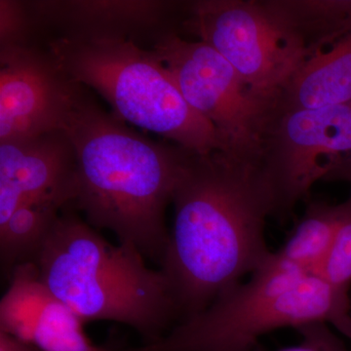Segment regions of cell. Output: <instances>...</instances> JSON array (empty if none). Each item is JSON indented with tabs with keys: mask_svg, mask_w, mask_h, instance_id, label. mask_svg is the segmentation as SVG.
<instances>
[{
	"mask_svg": "<svg viewBox=\"0 0 351 351\" xmlns=\"http://www.w3.org/2000/svg\"><path fill=\"white\" fill-rule=\"evenodd\" d=\"M174 221L160 269L182 320L267 262L265 223L276 201L258 163L223 152H191L178 180Z\"/></svg>",
	"mask_w": 351,
	"mask_h": 351,
	"instance_id": "cell-1",
	"label": "cell"
},
{
	"mask_svg": "<svg viewBox=\"0 0 351 351\" xmlns=\"http://www.w3.org/2000/svg\"><path fill=\"white\" fill-rule=\"evenodd\" d=\"M64 132L76 157L73 208L160 265L170 235L165 210L191 152L145 138L87 97Z\"/></svg>",
	"mask_w": 351,
	"mask_h": 351,
	"instance_id": "cell-2",
	"label": "cell"
},
{
	"mask_svg": "<svg viewBox=\"0 0 351 351\" xmlns=\"http://www.w3.org/2000/svg\"><path fill=\"white\" fill-rule=\"evenodd\" d=\"M39 279L83 321L131 327L144 343L162 338L182 320L169 280L130 244L114 245L64 210L34 258Z\"/></svg>",
	"mask_w": 351,
	"mask_h": 351,
	"instance_id": "cell-3",
	"label": "cell"
},
{
	"mask_svg": "<svg viewBox=\"0 0 351 351\" xmlns=\"http://www.w3.org/2000/svg\"><path fill=\"white\" fill-rule=\"evenodd\" d=\"M311 323H326L351 339L350 291L284 267L270 254L246 282L221 293L158 341L119 351H255L265 335Z\"/></svg>",
	"mask_w": 351,
	"mask_h": 351,
	"instance_id": "cell-4",
	"label": "cell"
},
{
	"mask_svg": "<svg viewBox=\"0 0 351 351\" xmlns=\"http://www.w3.org/2000/svg\"><path fill=\"white\" fill-rule=\"evenodd\" d=\"M47 51L73 82L103 96L117 119L195 154L223 152L218 132L189 105L154 51L119 36H59Z\"/></svg>",
	"mask_w": 351,
	"mask_h": 351,
	"instance_id": "cell-5",
	"label": "cell"
},
{
	"mask_svg": "<svg viewBox=\"0 0 351 351\" xmlns=\"http://www.w3.org/2000/svg\"><path fill=\"white\" fill-rule=\"evenodd\" d=\"M152 50L170 71L189 105L218 132L223 152L258 164L267 132L278 117L280 98L252 88L203 41L165 32L157 36Z\"/></svg>",
	"mask_w": 351,
	"mask_h": 351,
	"instance_id": "cell-6",
	"label": "cell"
},
{
	"mask_svg": "<svg viewBox=\"0 0 351 351\" xmlns=\"http://www.w3.org/2000/svg\"><path fill=\"white\" fill-rule=\"evenodd\" d=\"M181 27L219 52L254 89L280 98L309 61L263 0L186 2Z\"/></svg>",
	"mask_w": 351,
	"mask_h": 351,
	"instance_id": "cell-7",
	"label": "cell"
},
{
	"mask_svg": "<svg viewBox=\"0 0 351 351\" xmlns=\"http://www.w3.org/2000/svg\"><path fill=\"white\" fill-rule=\"evenodd\" d=\"M350 154L351 101L279 112L258 161L276 201V215L292 212L313 184Z\"/></svg>",
	"mask_w": 351,
	"mask_h": 351,
	"instance_id": "cell-8",
	"label": "cell"
},
{
	"mask_svg": "<svg viewBox=\"0 0 351 351\" xmlns=\"http://www.w3.org/2000/svg\"><path fill=\"white\" fill-rule=\"evenodd\" d=\"M85 97L48 51L0 48V143L64 132Z\"/></svg>",
	"mask_w": 351,
	"mask_h": 351,
	"instance_id": "cell-9",
	"label": "cell"
},
{
	"mask_svg": "<svg viewBox=\"0 0 351 351\" xmlns=\"http://www.w3.org/2000/svg\"><path fill=\"white\" fill-rule=\"evenodd\" d=\"M0 301V331L41 351H117L88 338L84 322L39 279L34 263L17 265Z\"/></svg>",
	"mask_w": 351,
	"mask_h": 351,
	"instance_id": "cell-10",
	"label": "cell"
},
{
	"mask_svg": "<svg viewBox=\"0 0 351 351\" xmlns=\"http://www.w3.org/2000/svg\"><path fill=\"white\" fill-rule=\"evenodd\" d=\"M59 193L77 197L75 152L66 132L0 143V226L23 202Z\"/></svg>",
	"mask_w": 351,
	"mask_h": 351,
	"instance_id": "cell-11",
	"label": "cell"
},
{
	"mask_svg": "<svg viewBox=\"0 0 351 351\" xmlns=\"http://www.w3.org/2000/svg\"><path fill=\"white\" fill-rule=\"evenodd\" d=\"M186 2L162 0H41L27 3L34 23L52 25L61 36H131L161 29ZM133 40V39H132Z\"/></svg>",
	"mask_w": 351,
	"mask_h": 351,
	"instance_id": "cell-12",
	"label": "cell"
},
{
	"mask_svg": "<svg viewBox=\"0 0 351 351\" xmlns=\"http://www.w3.org/2000/svg\"><path fill=\"white\" fill-rule=\"evenodd\" d=\"M274 21L309 61L351 32V0H263Z\"/></svg>",
	"mask_w": 351,
	"mask_h": 351,
	"instance_id": "cell-13",
	"label": "cell"
},
{
	"mask_svg": "<svg viewBox=\"0 0 351 351\" xmlns=\"http://www.w3.org/2000/svg\"><path fill=\"white\" fill-rule=\"evenodd\" d=\"M351 101V32L313 58L284 88L281 112L343 105Z\"/></svg>",
	"mask_w": 351,
	"mask_h": 351,
	"instance_id": "cell-14",
	"label": "cell"
},
{
	"mask_svg": "<svg viewBox=\"0 0 351 351\" xmlns=\"http://www.w3.org/2000/svg\"><path fill=\"white\" fill-rule=\"evenodd\" d=\"M75 195L59 193L25 201L0 226V261L7 278L17 265L32 263L53 226Z\"/></svg>",
	"mask_w": 351,
	"mask_h": 351,
	"instance_id": "cell-15",
	"label": "cell"
},
{
	"mask_svg": "<svg viewBox=\"0 0 351 351\" xmlns=\"http://www.w3.org/2000/svg\"><path fill=\"white\" fill-rule=\"evenodd\" d=\"M341 212V204L309 202L285 243L272 252V260L304 274H315L331 248Z\"/></svg>",
	"mask_w": 351,
	"mask_h": 351,
	"instance_id": "cell-16",
	"label": "cell"
},
{
	"mask_svg": "<svg viewBox=\"0 0 351 351\" xmlns=\"http://www.w3.org/2000/svg\"><path fill=\"white\" fill-rule=\"evenodd\" d=\"M338 228L326 258L314 276L341 290L351 287V195L341 203Z\"/></svg>",
	"mask_w": 351,
	"mask_h": 351,
	"instance_id": "cell-17",
	"label": "cell"
},
{
	"mask_svg": "<svg viewBox=\"0 0 351 351\" xmlns=\"http://www.w3.org/2000/svg\"><path fill=\"white\" fill-rule=\"evenodd\" d=\"M34 24L27 3L0 1V48L27 45V36Z\"/></svg>",
	"mask_w": 351,
	"mask_h": 351,
	"instance_id": "cell-18",
	"label": "cell"
},
{
	"mask_svg": "<svg viewBox=\"0 0 351 351\" xmlns=\"http://www.w3.org/2000/svg\"><path fill=\"white\" fill-rule=\"evenodd\" d=\"M297 331L301 334V343L279 351H350L326 323H311Z\"/></svg>",
	"mask_w": 351,
	"mask_h": 351,
	"instance_id": "cell-19",
	"label": "cell"
},
{
	"mask_svg": "<svg viewBox=\"0 0 351 351\" xmlns=\"http://www.w3.org/2000/svg\"><path fill=\"white\" fill-rule=\"evenodd\" d=\"M323 181H343L351 184V154L339 159L329 171Z\"/></svg>",
	"mask_w": 351,
	"mask_h": 351,
	"instance_id": "cell-20",
	"label": "cell"
},
{
	"mask_svg": "<svg viewBox=\"0 0 351 351\" xmlns=\"http://www.w3.org/2000/svg\"><path fill=\"white\" fill-rule=\"evenodd\" d=\"M0 351H41L31 343L0 331Z\"/></svg>",
	"mask_w": 351,
	"mask_h": 351,
	"instance_id": "cell-21",
	"label": "cell"
}]
</instances>
